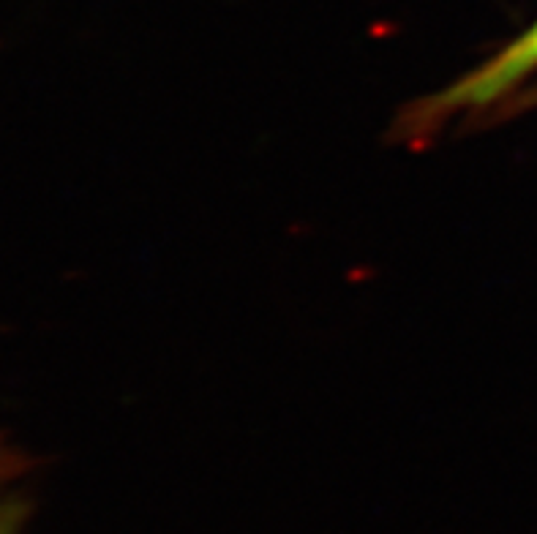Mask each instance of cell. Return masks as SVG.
<instances>
[{"label": "cell", "mask_w": 537, "mask_h": 534, "mask_svg": "<svg viewBox=\"0 0 537 534\" xmlns=\"http://www.w3.org/2000/svg\"><path fill=\"white\" fill-rule=\"evenodd\" d=\"M20 521H22L20 505L0 502V534H17L20 531Z\"/></svg>", "instance_id": "cell-1"}, {"label": "cell", "mask_w": 537, "mask_h": 534, "mask_svg": "<svg viewBox=\"0 0 537 534\" xmlns=\"http://www.w3.org/2000/svg\"><path fill=\"white\" fill-rule=\"evenodd\" d=\"M17 458H14V453L6 447V445H0V483H4V480H9L14 471H17Z\"/></svg>", "instance_id": "cell-2"}]
</instances>
